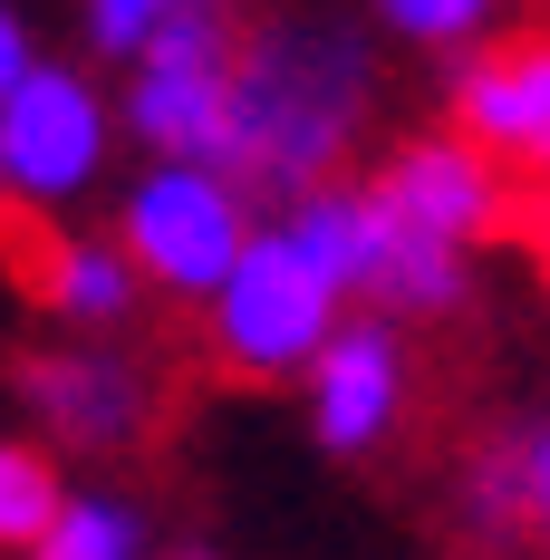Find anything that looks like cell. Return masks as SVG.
Here are the masks:
<instances>
[{
    "mask_svg": "<svg viewBox=\"0 0 550 560\" xmlns=\"http://www.w3.org/2000/svg\"><path fill=\"white\" fill-rule=\"evenodd\" d=\"M30 560H145V522L107 493H68L49 512V532L30 541Z\"/></svg>",
    "mask_w": 550,
    "mask_h": 560,
    "instance_id": "9",
    "label": "cell"
},
{
    "mask_svg": "<svg viewBox=\"0 0 550 560\" xmlns=\"http://www.w3.org/2000/svg\"><path fill=\"white\" fill-rule=\"evenodd\" d=\"M377 20L396 39H416V49H464V39H483L502 20V0H377Z\"/></svg>",
    "mask_w": 550,
    "mask_h": 560,
    "instance_id": "11",
    "label": "cell"
},
{
    "mask_svg": "<svg viewBox=\"0 0 550 560\" xmlns=\"http://www.w3.org/2000/svg\"><path fill=\"white\" fill-rule=\"evenodd\" d=\"M454 136H473L502 174L550 184V30H522L454 78Z\"/></svg>",
    "mask_w": 550,
    "mask_h": 560,
    "instance_id": "6",
    "label": "cell"
},
{
    "mask_svg": "<svg viewBox=\"0 0 550 560\" xmlns=\"http://www.w3.org/2000/svg\"><path fill=\"white\" fill-rule=\"evenodd\" d=\"M522 522L550 541V435H531V445H522Z\"/></svg>",
    "mask_w": 550,
    "mask_h": 560,
    "instance_id": "14",
    "label": "cell"
},
{
    "mask_svg": "<svg viewBox=\"0 0 550 560\" xmlns=\"http://www.w3.org/2000/svg\"><path fill=\"white\" fill-rule=\"evenodd\" d=\"M68 503V483H58V464L39 445H0V551H30L39 532H49V512Z\"/></svg>",
    "mask_w": 550,
    "mask_h": 560,
    "instance_id": "10",
    "label": "cell"
},
{
    "mask_svg": "<svg viewBox=\"0 0 550 560\" xmlns=\"http://www.w3.org/2000/svg\"><path fill=\"white\" fill-rule=\"evenodd\" d=\"M406 416V338L396 319H348L309 348V425L329 454H367Z\"/></svg>",
    "mask_w": 550,
    "mask_h": 560,
    "instance_id": "7",
    "label": "cell"
},
{
    "mask_svg": "<svg viewBox=\"0 0 550 560\" xmlns=\"http://www.w3.org/2000/svg\"><path fill=\"white\" fill-rule=\"evenodd\" d=\"M30 68V30H20V10H0V88Z\"/></svg>",
    "mask_w": 550,
    "mask_h": 560,
    "instance_id": "15",
    "label": "cell"
},
{
    "mask_svg": "<svg viewBox=\"0 0 550 560\" xmlns=\"http://www.w3.org/2000/svg\"><path fill=\"white\" fill-rule=\"evenodd\" d=\"M464 512H473L483 532H522V454H483V464H473Z\"/></svg>",
    "mask_w": 550,
    "mask_h": 560,
    "instance_id": "12",
    "label": "cell"
},
{
    "mask_svg": "<svg viewBox=\"0 0 550 560\" xmlns=\"http://www.w3.org/2000/svg\"><path fill=\"white\" fill-rule=\"evenodd\" d=\"M242 194L194 155H155V174L126 194L116 213V252L136 261V280H155L165 300H203L222 280V261L242 252Z\"/></svg>",
    "mask_w": 550,
    "mask_h": 560,
    "instance_id": "3",
    "label": "cell"
},
{
    "mask_svg": "<svg viewBox=\"0 0 550 560\" xmlns=\"http://www.w3.org/2000/svg\"><path fill=\"white\" fill-rule=\"evenodd\" d=\"M377 107V58L358 30L329 20H271L261 39H232V88H222V184H329L338 155Z\"/></svg>",
    "mask_w": 550,
    "mask_h": 560,
    "instance_id": "1",
    "label": "cell"
},
{
    "mask_svg": "<svg viewBox=\"0 0 550 560\" xmlns=\"http://www.w3.org/2000/svg\"><path fill=\"white\" fill-rule=\"evenodd\" d=\"M20 387H30V406L49 416V435H58V445H78V454H126L136 435H145V416H155L145 368L116 358V348H58V358H30Z\"/></svg>",
    "mask_w": 550,
    "mask_h": 560,
    "instance_id": "8",
    "label": "cell"
},
{
    "mask_svg": "<svg viewBox=\"0 0 550 560\" xmlns=\"http://www.w3.org/2000/svg\"><path fill=\"white\" fill-rule=\"evenodd\" d=\"M107 165V97L87 88V78H68V68H20L10 88H0V184L20 194V203H78L87 184Z\"/></svg>",
    "mask_w": 550,
    "mask_h": 560,
    "instance_id": "5",
    "label": "cell"
},
{
    "mask_svg": "<svg viewBox=\"0 0 550 560\" xmlns=\"http://www.w3.org/2000/svg\"><path fill=\"white\" fill-rule=\"evenodd\" d=\"M338 290L290 232H242V252L222 261V280L203 290V338L232 377H300L309 348L338 329Z\"/></svg>",
    "mask_w": 550,
    "mask_h": 560,
    "instance_id": "2",
    "label": "cell"
},
{
    "mask_svg": "<svg viewBox=\"0 0 550 560\" xmlns=\"http://www.w3.org/2000/svg\"><path fill=\"white\" fill-rule=\"evenodd\" d=\"M155 20H165V0H87V30H97V49H116V58L145 49Z\"/></svg>",
    "mask_w": 550,
    "mask_h": 560,
    "instance_id": "13",
    "label": "cell"
},
{
    "mask_svg": "<svg viewBox=\"0 0 550 560\" xmlns=\"http://www.w3.org/2000/svg\"><path fill=\"white\" fill-rule=\"evenodd\" d=\"M222 88H232V20L222 0H165V20L136 49V88H126V126L155 155H194L213 165L222 145Z\"/></svg>",
    "mask_w": 550,
    "mask_h": 560,
    "instance_id": "4",
    "label": "cell"
}]
</instances>
